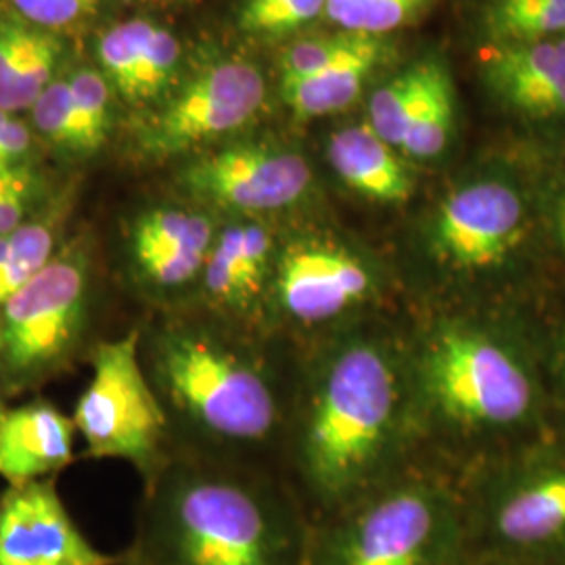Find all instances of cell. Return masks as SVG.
Returning <instances> with one entry per match:
<instances>
[{
  "mask_svg": "<svg viewBox=\"0 0 565 565\" xmlns=\"http://www.w3.org/2000/svg\"><path fill=\"white\" fill-rule=\"evenodd\" d=\"M467 564L461 480L429 459L315 522L306 557V565Z\"/></svg>",
  "mask_w": 565,
  "mask_h": 565,
  "instance_id": "cell-6",
  "label": "cell"
},
{
  "mask_svg": "<svg viewBox=\"0 0 565 565\" xmlns=\"http://www.w3.org/2000/svg\"><path fill=\"white\" fill-rule=\"evenodd\" d=\"M76 424L46 398L0 403V480L7 488L57 478L76 461Z\"/></svg>",
  "mask_w": 565,
  "mask_h": 565,
  "instance_id": "cell-16",
  "label": "cell"
},
{
  "mask_svg": "<svg viewBox=\"0 0 565 565\" xmlns=\"http://www.w3.org/2000/svg\"><path fill=\"white\" fill-rule=\"evenodd\" d=\"M264 103L260 70L247 61H224L202 72L170 103L139 139L142 158L168 162L243 128Z\"/></svg>",
  "mask_w": 565,
  "mask_h": 565,
  "instance_id": "cell-13",
  "label": "cell"
},
{
  "mask_svg": "<svg viewBox=\"0 0 565 565\" xmlns=\"http://www.w3.org/2000/svg\"><path fill=\"white\" fill-rule=\"evenodd\" d=\"M530 226L527 195L503 172L450 182L415 226L411 263L396 268L406 303L518 308L509 279Z\"/></svg>",
  "mask_w": 565,
  "mask_h": 565,
  "instance_id": "cell-5",
  "label": "cell"
},
{
  "mask_svg": "<svg viewBox=\"0 0 565 565\" xmlns=\"http://www.w3.org/2000/svg\"><path fill=\"white\" fill-rule=\"evenodd\" d=\"M403 312L352 324L296 350L281 473L312 524L424 459Z\"/></svg>",
  "mask_w": 565,
  "mask_h": 565,
  "instance_id": "cell-1",
  "label": "cell"
},
{
  "mask_svg": "<svg viewBox=\"0 0 565 565\" xmlns=\"http://www.w3.org/2000/svg\"><path fill=\"white\" fill-rule=\"evenodd\" d=\"M97 243L82 231L0 308V401L13 403L88 361L102 342Z\"/></svg>",
  "mask_w": 565,
  "mask_h": 565,
  "instance_id": "cell-7",
  "label": "cell"
},
{
  "mask_svg": "<svg viewBox=\"0 0 565 565\" xmlns=\"http://www.w3.org/2000/svg\"><path fill=\"white\" fill-rule=\"evenodd\" d=\"M382 42V36H369L356 32L296 42L282 55L281 82L308 78L340 61L366 53Z\"/></svg>",
  "mask_w": 565,
  "mask_h": 565,
  "instance_id": "cell-25",
  "label": "cell"
},
{
  "mask_svg": "<svg viewBox=\"0 0 565 565\" xmlns=\"http://www.w3.org/2000/svg\"><path fill=\"white\" fill-rule=\"evenodd\" d=\"M34 107V124L42 135L76 158H88L70 78L51 82Z\"/></svg>",
  "mask_w": 565,
  "mask_h": 565,
  "instance_id": "cell-28",
  "label": "cell"
},
{
  "mask_svg": "<svg viewBox=\"0 0 565 565\" xmlns=\"http://www.w3.org/2000/svg\"><path fill=\"white\" fill-rule=\"evenodd\" d=\"M0 565H124V553L93 545L49 478L0 492Z\"/></svg>",
  "mask_w": 565,
  "mask_h": 565,
  "instance_id": "cell-15",
  "label": "cell"
},
{
  "mask_svg": "<svg viewBox=\"0 0 565 565\" xmlns=\"http://www.w3.org/2000/svg\"><path fill=\"white\" fill-rule=\"evenodd\" d=\"M438 65V61L417 63L373 93L366 124L394 149L401 147L408 124L419 111Z\"/></svg>",
  "mask_w": 565,
  "mask_h": 565,
  "instance_id": "cell-21",
  "label": "cell"
},
{
  "mask_svg": "<svg viewBox=\"0 0 565 565\" xmlns=\"http://www.w3.org/2000/svg\"><path fill=\"white\" fill-rule=\"evenodd\" d=\"M281 228L273 221L223 218L191 306L239 327L270 335V294Z\"/></svg>",
  "mask_w": 565,
  "mask_h": 565,
  "instance_id": "cell-14",
  "label": "cell"
},
{
  "mask_svg": "<svg viewBox=\"0 0 565 565\" xmlns=\"http://www.w3.org/2000/svg\"><path fill=\"white\" fill-rule=\"evenodd\" d=\"M327 162L343 189L377 207H404L417 195V174L369 124L335 130L327 142Z\"/></svg>",
  "mask_w": 565,
  "mask_h": 565,
  "instance_id": "cell-18",
  "label": "cell"
},
{
  "mask_svg": "<svg viewBox=\"0 0 565 565\" xmlns=\"http://www.w3.org/2000/svg\"><path fill=\"white\" fill-rule=\"evenodd\" d=\"M174 186L221 218L273 221L310 203L315 170L289 147L237 142L189 158L177 170Z\"/></svg>",
  "mask_w": 565,
  "mask_h": 565,
  "instance_id": "cell-12",
  "label": "cell"
},
{
  "mask_svg": "<svg viewBox=\"0 0 565 565\" xmlns=\"http://www.w3.org/2000/svg\"><path fill=\"white\" fill-rule=\"evenodd\" d=\"M0 403H2V401H0Z\"/></svg>",
  "mask_w": 565,
  "mask_h": 565,
  "instance_id": "cell-40",
  "label": "cell"
},
{
  "mask_svg": "<svg viewBox=\"0 0 565 565\" xmlns=\"http://www.w3.org/2000/svg\"><path fill=\"white\" fill-rule=\"evenodd\" d=\"M0 166H11V163L7 162V160L0 156Z\"/></svg>",
  "mask_w": 565,
  "mask_h": 565,
  "instance_id": "cell-38",
  "label": "cell"
},
{
  "mask_svg": "<svg viewBox=\"0 0 565 565\" xmlns=\"http://www.w3.org/2000/svg\"><path fill=\"white\" fill-rule=\"evenodd\" d=\"M492 93L518 114L553 118L565 114V36L490 44L480 55Z\"/></svg>",
  "mask_w": 565,
  "mask_h": 565,
  "instance_id": "cell-17",
  "label": "cell"
},
{
  "mask_svg": "<svg viewBox=\"0 0 565 565\" xmlns=\"http://www.w3.org/2000/svg\"><path fill=\"white\" fill-rule=\"evenodd\" d=\"M385 51L387 46L382 42L308 78L281 82L282 102L302 120L342 111L359 99L371 74L384 63Z\"/></svg>",
  "mask_w": 565,
  "mask_h": 565,
  "instance_id": "cell-20",
  "label": "cell"
},
{
  "mask_svg": "<svg viewBox=\"0 0 565 565\" xmlns=\"http://www.w3.org/2000/svg\"><path fill=\"white\" fill-rule=\"evenodd\" d=\"M32 151L30 128L0 109V156L11 166L28 163Z\"/></svg>",
  "mask_w": 565,
  "mask_h": 565,
  "instance_id": "cell-34",
  "label": "cell"
},
{
  "mask_svg": "<svg viewBox=\"0 0 565 565\" xmlns=\"http://www.w3.org/2000/svg\"><path fill=\"white\" fill-rule=\"evenodd\" d=\"M406 308L396 266L331 228L281 233L270 294V335L300 350L352 324Z\"/></svg>",
  "mask_w": 565,
  "mask_h": 565,
  "instance_id": "cell-8",
  "label": "cell"
},
{
  "mask_svg": "<svg viewBox=\"0 0 565 565\" xmlns=\"http://www.w3.org/2000/svg\"><path fill=\"white\" fill-rule=\"evenodd\" d=\"M434 0H327L324 18L345 32L384 36L419 18Z\"/></svg>",
  "mask_w": 565,
  "mask_h": 565,
  "instance_id": "cell-24",
  "label": "cell"
},
{
  "mask_svg": "<svg viewBox=\"0 0 565 565\" xmlns=\"http://www.w3.org/2000/svg\"><path fill=\"white\" fill-rule=\"evenodd\" d=\"M135 323L177 452L281 471L296 350L195 306L147 312Z\"/></svg>",
  "mask_w": 565,
  "mask_h": 565,
  "instance_id": "cell-3",
  "label": "cell"
},
{
  "mask_svg": "<svg viewBox=\"0 0 565 565\" xmlns=\"http://www.w3.org/2000/svg\"><path fill=\"white\" fill-rule=\"evenodd\" d=\"M223 218L179 193L149 203L124 228L120 287L137 317L191 306ZM135 317V319H137Z\"/></svg>",
  "mask_w": 565,
  "mask_h": 565,
  "instance_id": "cell-11",
  "label": "cell"
},
{
  "mask_svg": "<svg viewBox=\"0 0 565 565\" xmlns=\"http://www.w3.org/2000/svg\"><path fill=\"white\" fill-rule=\"evenodd\" d=\"M25 20L39 28H65L97 11L102 0H13Z\"/></svg>",
  "mask_w": 565,
  "mask_h": 565,
  "instance_id": "cell-32",
  "label": "cell"
},
{
  "mask_svg": "<svg viewBox=\"0 0 565 565\" xmlns=\"http://www.w3.org/2000/svg\"><path fill=\"white\" fill-rule=\"evenodd\" d=\"M70 198L55 195L30 221L15 231L0 235V308L32 281L67 242Z\"/></svg>",
  "mask_w": 565,
  "mask_h": 565,
  "instance_id": "cell-19",
  "label": "cell"
},
{
  "mask_svg": "<svg viewBox=\"0 0 565 565\" xmlns=\"http://www.w3.org/2000/svg\"><path fill=\"white\" fill-rule=\"evenodd\" d=\"M422 457L457 476L543 431L546 387L518 308L403 312Z\"/></svg>",
  "mask_w": 565,
  "mask_h": 565,
  "instance_id": "cell-2",
  "label": "cell"
},
{
  "mask_svg": "<svg viewBox=\"0 0 565 565\" xmlns=\"http://www.w3.org/2000/svg\"><path fill=\"white\" fill-rule=\"evenodd\" d=\"M312 522L281 471L177 452L142 484L124 565H306Z\"/></svg>",
  "mask_w": 565,
  "mask_h": 565,
  "instance_id": "cell-4",
  "label": "cell"
},
{
  "mask_svg": "<svg viewBox=\"0 0 565 565\" xmlns=\"http://www.w3.org/2000/svg\"><path fill=\"white\" fill-rule=\"evenodd\" d=\"M455 132V88L440 63L415 118L408 124L398 153L411 163L443 158Z\"/></svg>",
  "mask_w": 565,
  "mask_h": 565,
  "instance_id": "cell-22",
  "label": "cell"
},
{
  "mask_svg": "<svg viewBox=\"0 0 565 565\" xmlns=\"http://www.w3.org/2000/svg\"><path fill=\"white\" fill-rule=\"evenodd\" d=\"M128 28L139 53V99L145 102L160 95L174 76L181 44L172 32L151 21H128Z\"/></svg>",
  "mask_w": 565,
  "mask_h": 565,
  "instance_id": "cell-26",
  "label": "cell"
},
{
  "mask_svg": "<svg viewBox=\"0 0 565 565\" xmlns=\"http://www.w3.org/2000/svg\"><path fill=\"white\" fill-rule=\"evenodd\" d=\"M99 61L103 76L116 86L126 102L137 103L139 99V53L130 34L128 21L107 30L99 41Z\"/></svg>",
  "mask_w": 565,
  "mask_h": 565,
  "instance_id": "cell-30",
  "label": "cell"
},
{
  "mask_svg": "<svg viewBox=\"0 0 565 565\" xmlns=\"http://www.w3.org/2000/svg\"><path fill=\"white\" fill-rule=\"evenodd\" d=\"M88 158L97 156L111 132L109 82L93 70H81L70 78Z\"/></svg>",
  "mask_w": 565,
  "mask_h": 565,
  "instance_id": "cell-29",
  "label": "cell"
},
{
  "mask_svg": "<svg viewBox=\"0 0 565 565\" xmlns=\"http://www.w3.org/2000/svg\"><path fill=\"white\" fill-rule=\"evenodd\" d=\"M467 565H473V564H471V562H469V564H467Z\"/></svg>",
  "mask_w": 565,
  "mask_h": 565,
  "instance_id": "cell-39",
  "label": "cell"
},
{
  "mask_svg": "<svg viewBox=\"0 0 565 565\" xmlns=\"http://www.w3.org/2000/svg\"><path fill=\"white\" fill-rule=\"evenodd\" d=\"M61 44L53 34L42 32L41 39L21 60L13 74L0 84V109L20 111L32 107L42 90L51 84L55 65L60 60Z\"/></svg>",
  "mask_w": 565,
  "mask_h": 565,
  "instance_id": "cell-27",
  "label": "cell"
},
{
  "mask_svg": "<svg viewBox=\"0 0 565 565\" xmlns=\"http://www.w3.org/2000/svg\"><path fill=\"white\" fill-rule=\"evenodd\" d=\"M473 565L565 557V446L527 440L459 476Z\"/></svg>",
  "mask_w": 565,
  "mask_h": 565,
  "instance_id": "cell-9",
  "label": "cell"
},
{
  "mask_svg": "<svg viewBox=\"0 0 565 565\" xmlns=\"http://www.w3.org/2000/svg\"><path fill=\"white\" fill-rule=\"evenodd\" d=\"M546 350L551 354L553 369H557V373H559L565 387V324H562L557 331L553 329L548 333V348Z\"/></svg>",
  "mask_w": 565,
  "mask_h": 565,
  "instance_id": "cell-37",
  "label": "cell"
},
{
  "mask_svg": "<svg viewBox=\"0 0 565 565\" xmlns=\"http://www.w3.org/2000/svg\"><path fill=\"white\" fill-rule=\"evenodd\" d=\"M32 189H46L41 174L36 172V168H32V163L0 166V198Z\"/></svg>",
  "mask_w": 565,
  "mask_h": 565,
  "instance_id": "cell-35",
  "label": "cell"
},
{
  "mask_svg": "<svg viewBox=\"0 0 565 565\" xmlns=\"http://www.w3.org/2000/svg\"><path fill=\"white\" fill-rule=\"evenodd\" d=\"M548 233L555 252L565 260V172L548 205Z\"/></svg>",
  "mask_w": 565,
  "mask_h": 565,
  "instance_id": "cell-36",
  "label": "cell"
},
{
  "mask_svg": "<svg viewBox=\"0 0 565 565\" xmlns=\"http://www.w3.org/2000/svg\"><path fill=\"white\" fill-rule=\"evenodd\" d=\"M90 380L74 404L72 419L84 440V459L124 461L142 484L177 455L162 403L142 369L139 327L103 338L88 354Z\"/></svg>",
  "mask_w": 565,
  "mask_h": 565,
  "instance_id": "cell-10",
  "label": "cell"
},
{
  "mask_svg": "<svg viewBox=\"0 0 565 565\" xmlns=\"http://www.w3.org/2000/svg\"><path fill=\"white\" fill-rule=\"evenodd\" d=\"M327 0H277L263 13L242 18V28L249 34H281L324 15Z\"/></svg>",
  "mask_w": 565,
  "mask_h": 565,
  "instance_id": "cell-31",
  "label": "cell"
},
{
  "mask_svg": "<svg viewBox=\"0 0 565 565\" xmlns=\"http://www.w3.org/2000/svg\"><path fill=\"white\" fill-rule=\"evenodd\" d=\"M41 34L42 30H34L18 18L0 21V84L13 74Z\"/></svg>",
  "mask_w": 565,
  "mask_h": 565,
  "instance_id": "cell-33",
  "label": "cell"
},
{
  "mask_svg": "<svg viewBox=\"0 0 565 565\" xmlns=\"http://www.w3.org/2000/svg\"><path fill=\"white\" fill-rule=\"evenodd\" d=\"M484 23L492 44L565 36V0H492Z\"/></svg>",
  "mask_w": 565,
  "mask_h": 565,
  "instance_id": "cell-23",
  "label": "cell"
}]
</instances>
